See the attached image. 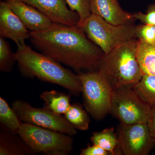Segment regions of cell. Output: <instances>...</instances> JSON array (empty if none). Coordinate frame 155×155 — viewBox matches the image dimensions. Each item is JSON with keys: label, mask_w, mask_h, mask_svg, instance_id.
I'll list each match as a JSON object with an SVG mask.
<instances>
[{"label": "cell", "mask_w": 155, "mask_h": 155, "mask_svg": "<svg viewBox=\"0 0 155 155\" xmlns=\"http://www.w3.org/2000/svg\"><path fill=\"white\" fill-rule=\"evenodd\" d=\"M29 40L42 54L80 71H98L105 55L78 26L54 23L40 31H30Z\"/></svg>", "instance_id": "6da1fadb"}, {"label": "cell", "mask_w": 155, "mask_h": 155, "mask_svg": "<svg viewBox=\"0 0 155 155\" xmlns=\"http://www.w3.org/2000/svg\"><path fill=\"white\" fill-rule=\"evenodd\" d=\"M16 60L23 76L60 85L74 95L82 91L78 75L64 68L52 58L34 51L26 44L17 47Z\"/></svg>", "instance_id": "7a4b0ae2"}, {"label": "cell", "mask_w": 155, "mask_h": 155, "mask_svg": "<svg viewBox=\"0 0 155 155\" xmlns=\"http://www.w3.org/2000/svg\"><path fill=\"white\" fill-rule=\"evenodd\" d=\"M137 41L117 47L103 58L98 71L113 90L133 87L143 75L136 56Z\"/></svg>", "instance_id": "3957f363"}, {"label": "cell", "mask_w": 155, "mask_h": 155, "mask_svg": "<svg viewBox=\"0 0 155 155\" xmlns=\"http://www.w3.org/2000/svg\"><path fill=\"white\" fill-rule=\"evenodd\" d=\"M136 26L134 24L114 25L93 14L78 25L105 54L125 43L137 39Z\"/></svg>", "instance_id": "277c9868"}, {"label": "cell", "mask_w": 155, "mask_h": 155, "mask_svg": "<svg viewBox=\"0 0 155 155\" xmlns=\"http://www.w3.org/2000/svg\"><path fill=\"white\" fill-rule=\"evenodd\" d=\"M18 134L35 153L67 155L72 150L71 136L26 123H22Z\"/></svg>", "instance_id": "5b68a950"}, {"label": "cell", "mask_w": 155, "mask_h": 155, "mask_svg": "<svg viewBox=\"0 0 155 155\" xmlns=\"http://www.w3.org/2000/svg\"><path fill=\"white\" fill-rule=\"evenodd\" d=\"M78 75L87 110L95 119H102L110 113L113 90L98 71Z\"/></svg>", "instance_id": "8992f818"}, {"label": "cell", "mask_w": 155, "mask_h": 155, "mask_svg": "<svg viewBox=\"0 0 155 155\" xmlns=\"http://www.w3.org/2000/svg\"><path fill=\"white\" fill-rule=\"evenodd\" d=\"M151 107L137 94L133 87L113 90L110 113L125 125L147 123Z\"/></svg>", "instance_id": "52a82bcc"}, {"label": "cell", "mask_w": 155, "mask_h": 155, "mask_svg": "<svg viewBox=\"0 0 155 155\" xmlns=\"http://www.w3.org/2000/svg\"><path fill=\"white\" fill-rule=\"evenodd\" d=\"M12 108L19 119L28 123L70 136L77 133L76 128L60 114L46 107H32L26 102L17 100L12 104Z\"/></svg>", "instance_id": "ba28073f"}, {"label": "cell", "mask_w": 155, "mask_h": 155, "mask_svg": "<svg viewBox=\"0 0 155 155\" xmlns=\"http://www.w3.org/2000/svg\"><path fill=\"white\" fill-rule=\"evenodd\" d=\"M119 148L125 155H148L155 147L147 123L122 124L118 133Z\"/></svg>", "instance_id": "9c48e42d"}, {"label": "cell", "mask_w": 155, "mask_h": 155, "mask_svg": "<svg viewBox=\"0 0 155 155\" xmlns=\"http://www.w3.org/2000/svg\"><path fill=\"white\" fill-rule=\"evenodd\" d=\"M23 2L33 7L49 18L54 23L77 26L79 15L67 7L66 0H6Z\"/></svg>", "instance_id": "30bf717a"}, {"label": "cell", "mask_w": 155, "mask_h": 155, "mask_svg": "<svg viewBox=\"0 0 155 155\" xmlns=\"http://www.w3.org/2000/svg\"><path fill=\"white\" fill-rule=\"evenodd\" d=\"M30 31L13 12L7 2L0 3V35L12 40L17 47L25 44Z\"/></svg>", "instance_id": "8fae6325"}, {"label": "cell", "mask_w": 155, "mask_h": 155, "mask_svg": "<svg viewBox=\"0 0 155 155\" xmlns=\"http://www.w3.org/2000/svg\"><path fill=\"white\" fill-rule=\"evenodd\" d=\"M91 14L102 17L116 25L133 24V14L124 11L118 0H89Z\"/></svg>", "instance_id": "7c38bea8"}, {"label": "cell", "mask_w": 155, "mask_h": 155, "mask_svg": "<svg viewBox=\"0 0 155 155\" xmlns=\"http://www.w3.org/2000/svg\"><path fill=\"white\" fill-rule=\"evenodd\" d=\"M7 2L29 31L45 30L54 23L40 11L26 3L18 1Z\"/></svg>", "instance_id": "4fadbf2b"}, {"label": "cell", "mask_w": 155, "mask_h": 155, "mask_svg": "<svg viewBox=\"0 0 155 155\" xmlns=\"http://www.w3.org/2000/svg\"><path fill=\"white\" fill-rule=\"evenodd\" d=\"M0 132V155L36 154L19 134L10 132L1 126Z\"/></svg>", "instance_id": "5bb4252c"}, {"label": "cell", "mask_w": 155, "mask_h": 155, "mask_svg": "<svg viewBox=\"0 0 155 155\" xmlns=\"http://www.w3.org/2000/svg\"><path fill=\"white\" fill-rule=\"evenodd\" d=\"M136 56L143 75H155V44L137 39Z\"/></svg>", "instance_id": "9a60e30c"}, {"label": "cell", "mask_w": 155, "mask_h": 155, "mask_svg": "<svg viewBox=\"0 0 155 155\" xmlns=\"http://www.w3.org/2000/svg\"><path fill=\"white\" fill-rule=\"evenodd\" d=\"M91 140L93 144L102 148L111 155L120 153L118 150H120L118 136L113 127L106 128L101 132H94L91 137Z\"/></svg>", "instance_id": "2e32d148"}, {"label": "cell", "mask_w": 155, "mask_h": 155, "mask_svg": "<svg viewBox=\"0 0 155 155\" xmlns=\"http://www.w3.org/2000/svg\"><path fill=\"white\" fill-rule=\"evenodd\" d=\"M40 98L45 102V107L60 115L65 114L71 105L69 95L55 90L44 92Z\"/></svg>", "instance_id": "e0dca14e"}, {"label": "cell", "mask_w": 155, "mask_h": 155, "mask_svg": "<svg viewBox=\"0 0 155 155\" xmlns=\"http://www.w3.org/2000/svg\"><path fill=\"white\" fill-rule=\"evenodd\" d=\"M133 88L145 102L151 106L155 105V75L143 74Z\"/></svg>", "instance_id": "ac0fdd59"}, {"label": "cell", "mask_w": 155, "mask_h": 155, "mask_svg": "<svg viewBox=\"0 0 155 155\" xmlns=\"http://www.w3.org/2000/svg\"><path fill=\"white\" fill-rule=\"evenodd\" d=\"M0 122L1 126L17 134L22 123L13 108L2 97H0Z\"/></svg>", "instance_id": "d6986e66"}, {"label": "cell", "mask_w": 155, "mask_h": 155, "mask_svg": "<svg viewBox=\"0 0 155 155\" xmlns=\"http://www.w3.org/2000/svg\"><path fill=\"white\" fill-rule=\"evenodd\" d=\"M64 117L76 129L87 130L90 123L87 113L78 104L71 105L64 114Z\"/></svg>", "instance_id": "ffe728a7"}, {"label": "cell", "mask_w": 155, "mask_h": 155, "mask_svg": "<svg viewBox=\"0 0 155 155\" xmlns=\"http://www.w3.org/2000/svg\"><path fill=\"white\" fill-rule=\"evenodd\" d=\"M16 60V53H13L8 42L0 37V70L8 72L12 70Z\"/></svg>", "instance_id": "44dd1931"}, {"label": "cell", "mask_w": 155, "mask_h": 155, "mask_svg": "<svg viewBox=\"0 0 155 155\" xmlns=\"http://www.w3.org/2000/svg\"><path fill=\"white\" fill-rule=\"evenodd\" d=\"M69 8L77 12L79 15L80 25L91 14L89 0H66ZM77 25V26H78Z\"/></svg>", "instance_id": "7402d4cb"}, {"label": "cell", "mask_w": 155, "mask_h": 155, "mask_svg": "<svg viewBox=\"0 0 155 155\" xmlns=\"http://www.w3.org/2000/svg\"><path fill=\"white\" fill-rule=\"evenodd\" d=\"M137 39L150 45L155 44V25L144 24L137 25Z\"/></svg>", "instance_id": "603a6c76"}, {"label": "cell", "mask_w": 155, "mask_h": 155, "mask_svg": "<svg viewBox=\"0 0 155 155\" xmlns=\"http://www.w3.org/2000/svg\"><path fill=\"white\" fill-rule=\"evenodd\" d=\"M136 20H139L144 24L155 25V2L148 7L146 13L140 11L133 14Z\"/></svg>", "instance_id": "cb8c5ba5"}, {"label": "cell", "mask_w": 155, "mask_h": 155, "mask_svg": "<svg viewBox=\"0 0 155 155\" xmlns=\"http://www.w3.org/2000/svg\"><path fill=\"white\" fill-rule=\"evenodd\" d=\"M81 155H111L110 153L100 147L93 144L88 146L86 148L81 150Z\"/></svg>", "instance_id": "d4e9b609"}, {"label": "cell", "mask_w": 155, "mask_h": 155, "mask_svg": "<svg viewBox=\"0 0 155 155\" xmlns=\"http://www.w3.org/2000/svg\"><path fill=\"white\" fill-rule=\"evenodd\" d=\"M151 107V112L147 124L151 135L155 138V105Z\"/></svg>", "instance_id": "484cf974"}]
</instances>
